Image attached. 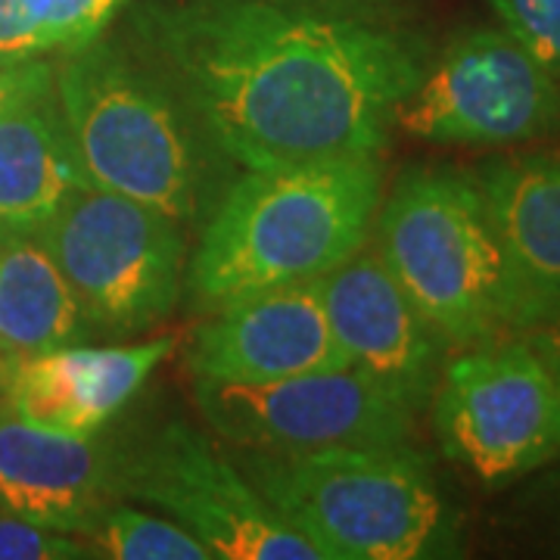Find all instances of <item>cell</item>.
<instances>
[{"mask_svg":"<svg viewBox=\"0 0 560 560\" xmlns=\"http://www.w3.org/2000/svg\"><path fill=\"white\" fill-rule=\"evenodd\" d=\"M135 35L202 143L243 168L381 153L430 62L377 16L287 0H153Z\"/></svg>","mask_w":560,"mask_h":560,"instance_id":"1","label":"cell"},{"mask_svg":"<svg viewBox=\"0 0 560 560\" xmlns=\"http://www.w3.org/2000/svg\"><path fill=\"white\" fill-rule=\"evenodd\" d=\"M383 202L381 153L246 168L202 228L187 265L200 308L318 280L368 246Z\"/></svg>","mask_w":560,"mask_h":560,"instance_id":"2","label":"cell"},{"mask_svg":"<svg viewBox=\"0 0 560 560\" xmlns=\"http://www.w3.org/2000/svg\"><path fill=\"white\" fill-rule=\"evenodd\" d=\"M243 470L320 560H440L464 555V521L430 464L401 445L308 455L243 448Z\"/></svg>","mask_w":560,"mask_h":560,"instance_id":"3","label":"cell"},{"mask_svg":"<svg viewBox=\"0 0 560 560\" xmlns=\"http://www.w3.org/2000/svg\"><path fill=\"white\" fill-rule=\"evenodd\" d=\"M57 101L84 180L153 206L178 224L200 209V131L138 50L97 38L66 54Z\"/></svg>","mask_w":560,"mask_h":560,"instance_id":"4","label":"cell"},{"mask_svg":"<svg viewBox=\"0 0 560 560\" xmlns=\"http://www.w3.org/2000/svg\"><path fill=\"white\" fill-rule=\"evenodd\" d=\"M377 256L448 346L511 330L499 241L477 178L452 165H411L377 212Z\"/></svg>","mask_w":560,"mask_h":560,"instance_id":"5","label":"cell"},{"mask_svg":"<svg viewBox=\"0 0 560 560\" xmlns=\"http://www.w3.org/2000/svg\"><path fill=\"white\" fill-rule=\"evenodd\" d=\"M35 234L94 330L135 337L175 312L187 241L160 209L84 184Z\"/></svg>","mask_w":560,"mask_h":560,"instance_id":"6","label":"cell"},{"mask_svg":"<svg viewBox=\"0 0 560 560\" xmlns=\"http://www.w3.org/2000/svg\"><path fill=\"white\" fill-rule=\"evenodd\" d=\"M445 458L482 489H508L560 460V389L514 340L464 346L430 399Z\"/></svg>","mask_w":560,"mask_h":560,"instance_id":"7","label":"cell"},{"mask_svg":"<svg viewBox=\"0 0 560 560\" xmlns=\"http://www.w3.org/2000/svg\"><path fill=\"white\" fill-rule=\"evenodd\" d=\"M396 128L440 147H523L560 135V79L504 28L460 32L430 57Z\"/></svg>","mask_w":560,"mask_h":560,"instance_id":"8","label":"cell"},{"mask_svg":"<svg viewBox=\"0 0 560 560\" xmlns=\"http://www.w3.org/2000/svg\"><path fill=\"white\" fill-rule=\"evenodd\" d=\"M116 492L180 523L215 560H320L246 470L187 423H168L135 448H116Z\"/></svg>","mask_w":560,"mask_h":560,"instance_id":"9","label":"cell"},{"mask_svg":"<svg viewBox=\"0 0 560 560\" xmlns=\"http://www.w3.org/2000/svg\"><path fill=\"white\" fill-rule=\"evenodd\" d=\"M194 401L212 433L265 455L401 445L418 418L352 368L265 383L194 377Z\"/></svg>","mask_w":560,"mask_h":560,"instance_id":"10","label":"cell"},{"mask_svg":"<svg viewBox=\"0 0 560 560\" xmlns=\"http://www.w3.org/2000/svg\"><path fill=\"white\" fill-rule=\"evenodd\" d=\"M320 300L346 368L415 415L430 408L448 342L401 293L377 253H355L324 275Z\"/></svg>","mask_w":560,"mask_h":560,"instance_id":"11","label":"cell"},{"mask_svg":"<svg viewBox=\"0 0 560 560\" xmlns=\"http://www.w3.org/2000/svg\"><path fill=\"white\" fill-rule=\"evenodd\" d=\"M187 349L194 377L265 383L346 368L318 280L268 287L212 308Z\"/></svg>","mask_w":560,"mask_h":560,"instance_id":"12","label":"cell"},{"mask_svg":"<svg viewBox=\"0 0 560 560\" xmlns=\"http://www.w3.org/2000/svg\"><path fill=\"white\" fill-rule=\"evenodd\" d=\"M499 241L511 334L560 318V147L480 162L470 172Z\"/></svg>","mask_w":560,"mask_h":560,"instance_id":"13","label":"cell"},{"mask_svg":"<svg viewBox=\"0 0 560 560\" xmlns=\"http://www.w3.org/2000/svg\"><path fill=\"white\" fill-rule=\"evenodd\" d=\"M178 337L165 334L131 346H62L38 355L7 359L0 405L13 418L72 436H94L119 415L172 355Z\"/></svg>","mask_w":560,"mask_h":560,"instance_id":"14","label":"cell"},{"mask_svg":"<svg viewBox=\"0 0 560 560\" xmlns=\"http://www.w3.org/2000/svg\"><path fill=\"white\" fill-rule=\"evenodd\" d=\"M113 499L116 445L44 430L0 405V511L81 536Z\"/></svg>","mask_w":560,"mask_h":560,"instance_id":"15","label":"cell"},{"mask_svg":"<svg viewBox=\"0 0 560 560\" xmlns=\"http://www.w3.org/2000/svg\"><path fill=\"white\" fill-rule=\"evenodd\" d=\"M84 184L57 84L0 116V237L35 234Z\"/></svg>","mask_w":560,"mask_h":560,"instance_id":"16","label":"cell"},{"mask_svg":"<svg viewBox=\"0 0 560 560\" xmlns=\"http://www.w3.org/2000/svg\"><path fill=\"white\" fill-rule=\"evenodd\" d=\"M94 334L38 234L0 237V349L10 359L84 342Z\"/></svg>","mask_w":560,"mask_h":560,"instance_id":"17","label":"cell"},{"mask_svg":"<svg viewBox=\"0 0 560 560\" xmlns=\"http://www.w3.org/2000/svg\"><path fill=\"white\" fill-rule=\"evenodd\" d=\"M94 558L113 560H215L194 533L165 514H150L113 499L81 529Z\"/></svg>","mask_w":560,"mask_h":560,"instance_id":"18","label":"cell"},{"mask_svg":"<svg viewBox=\"0 0 560 560\" xmlns=\"http://www.w3.org/2000/svg\"><path fill=\"white\" fill-rule=\"evenodd\" d=\"M38 22L47 54H75L103 38L128 0H25Z\"/></svg>","mask_w":560,"mask_h":560,"instance_id":"19","label":"cell"},{"mask_svg":"<svg viewBox=\"0 0 560 560\" xmlns=\"http://www.w3.org/2000/svg\"><path fill=\"white\" fill-rule=\"evenodd\" d=\"M501 526H508L533 551L560 558V460L533 474V480L501 514Z\"/></svg>","mask_w":560,"mask_h":560,"instance_id":"20","label":"cell"},{"mask_svg":"<svg viewBox=\"0 0 560 560\" xmlns=\"http://www.w3.org/2000/svg\"><path fill=\"white\" fill-rule=\"evenodd\" d=\"M501 28L560 79V0H489Z\"/></svg>","mask_w":560,"mask_h":560,"instance_id":"21","label":"cell"},{"mask_svg":"<svg viewBox=\"0 0 560 560\" xmlns=\"http://www.w3.org/2000/svg\"><path fill=\"white\" fill-rule=\"evenodd\" d=\"M94 558L88 541L40 523L0 514V560H81Z\"/></svg>","mask_w":560,"mask_h":560,"instance_id":"22","label":"cell"},{"mask_svg":"<svg viewBox=\"0 0 560 560\" xmlns=\"http://www.w3.org/2000/svg\"><path fill=\"white\" fill-rule=\"evenodd\" d=\"M54 84H57V66L44 57L0 60V116H7L13 106H20L40 91H50Z\"/></svg>","mask_w":560,"mask_h":560,"instance_id":"23","label":"cell"},{"mask_svg":"<svg viewBox=\"0 0 560 560\" xmlns=\"http://www.w3.org/2000/svg\"><path fill=\"white\" fill-rule=\"evenodd\" d=\"M47 47L25 0H0V60L44 57Z\"/></svg>","mask_w":560,"mask_h":560,"instance_id":"24","label":"cell"},{"mask_svg":"<svg viewBox=\"0 0 560 560\" xmlns=\"http://www.w3.org/2000/svg\"><path fill=\"white\" fill-rule=\"evenodd\" d=\"M523 342L536 352V359L545 364V371L551 374V381L558 383L560 389V318L529 327L521 334Z\"/></svg>","mask_w":560,"mask_h":560,"instance_id":"25","label":"cell"},{"mask_svg":"<svg viewBox=\"0 0 560 560\" xmlns=\"http://www.w3.org/2000/svg\"><path fill=\"white\" fill-rule=\"evenodd\" d=\"M287 3H302V7H318V10H334V13H359V16H381L386 10L399 7L405 0H287Z\"/></svg>","mask_w":560,"mask_h":560,"instance_id":"26","label":"cell"},{"mask_svg":"<svg viewBox=\"0 0 560 560\" xmlns=\"http://www.w3.org/2000/svg\"><path fill=\"white\" fill-rule=\"evenodd\" d=\"M7 359H10V355H7V352L0 349V371H3V364H7Z\"/></svg>","mask_w":560,"mask_h":560,"instance_id":"27","label":"cell"}]
</instances>
